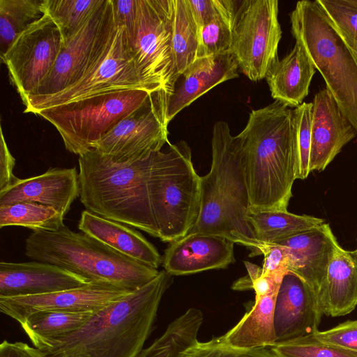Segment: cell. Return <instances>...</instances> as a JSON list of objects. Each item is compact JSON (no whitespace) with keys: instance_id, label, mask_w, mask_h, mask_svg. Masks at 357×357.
Listing matches in <instances>:
<instances>
[{"instance_id":"obj_1","label":"cell","mask_w":357,"mask_h":357,"mask_svg":"<svg viewBox=\"0 0 357 357\" xmlns=\"http://www.w3.org/2000/svg\"><path fill=\"white\" fill-rule=\"evenodd\" d=\"M236 136L242 149L250 210H287L299 169L294 109L275 100L252 110Z\"/></svg>"},{"instance_id":"obj_2","label":"cell","mask_w":357,"mask_h":357,"mask_svg":"<svg viewBox=\"0 0 357 357\" xmlns=\"http://www.w3.org/2000/svg\"><path fill=\"white\" fill-rule=\"evenodd\" d=\"M172 275L165 270L144 286L96 311L68 335L37 342L47 357L83 351L91 357H135L143 349Z\"/></svg>"},{"instance_id":"obj_3","label":"cell","mask_w":357,"mask_h":357,"mask_svg":"<svg viewBox=\"0 0 357 357\" xmlns=\"http://www.w3.org/2000/svg\"><path fill=\"white\" fill-rule=\"evenodd\" d=\"M211 148V169L201 176L199 218L189 233L220 236L247 247L250 257L261 255L264 247L248 220L250 197L241 142L227 122L215 123Z\"/></svg>"},{"instance_id":"obj_4","label":"cell","mask_w":357,"mask_h":357,"mask_svg":"<svg viewBox=\"0 0 357 357\" xmlns=\"http://www.w3.org/2000/svg\"><path fill=\"white\" fill-rule=\"evenodd\" d=\"M158 153L122 163L95 149L79 155V199L86 210L159 238L149 197L151 172Z\"/></svg>"},{"instance_id":"obj_5","label":"cell","mask_w":357,"mask_h":357,"mask_svg":"<svg viewBox=\"0 0 357 357\" xmlns=\"http://www.w3.org/2000/svg\"><path fill=\"white\" fill-rule=\"evenodd\" d=\"M24 254L33 261L57 266L90 282L107 283L129 291L144 286L159 273L158 269L65 225L55 231L31 233L25 241Z\"/></svg>"},{"instance_id":"obj_6","label":"cell","mask_w":357,"mask_h":357,"mask_svg":"<svg viewBox=\"0 0 357 357\" xmlns=\"http://www.w3.org/2000/svg\"><path fill=\"white\" fill-rule=\"evenodd\" d=\"M290 20L293 36L357 132V54L316 1H298Z\"/></svg>"},{"instance_id":"obj_7","label":"cell","mask_w":357,"mask_h":357,"mask_svg":"<svg viewBox=\"0 0 357 357\" xmlns=\"http://www.w3.org/2000/svg\"><path fill=\"white\" fill-rule=\"evenodd\" d=\"M153 214L162 241L187 235L197 221L201 206V176L185 141L158 151L149 180Z\"/></svg>"},{"instance_id":"obj_8","label":"cell","mask_w":357,"mask_h":357,"mask_svg":"<svg viewBox=\"0 0 357 357\" xmlns=\"http://www.w3.org/2000/svg\"><path fill=\"white\" fill-rule=\"evenodd\" d=\"M152 93L141 89L109 91L45 108L34 114L52 123L66 150L79 156L92 150L93 144Z\"/></svg>"},{"instance_id":"obj_9","label":"cell","mask_w":357,"mask_h":357,"mask_svg":"<svg viewBox=\"0 0 357 357\" xmlns=\"http://www.w3.org/2000/svg\"><path fill=\"white\" fill-rule=\"evenodd\" d=\"M116 29L112 1L103 0L77 34L61 47L49 74L26 99L55 94L80 81L107 55Z\"/></svg>"},{"instance_id":"obj_10","label":"cell","mask_w":357,"mask_h":357,"mask_svg":"<svg viewBox=\"0 0 357 357\" xmlns=\"http://www.w3.org/2000/svg\"><path fill=\"white\" fill-rule=\"evenodd\" d=\"M174 0H137L135 36L130 44L144 82L168 96L173 75Z\"/></svg>"},{"instance_id":"obj_11","label":"cell","mask_w":357,"mask_h":357,"mask_svg":"<svg viewBox=\"0 0 357 357\" xmlns=\"http://www.w3.org/2000/svg\"><path fill=\"white\" fill-rule=\"evenodd\" d=\"M141 89L155 92L142 80L128 42L127 31L117 24L107 55L84 78L55 94L26 98L24 113L36 112L109 91Z\"/></svg>"},{"instance_id":"obj_12","label":"cell","mask_w":357,"mask_h":357,"mask_svg":"<svg viewBox=\"0 0 357 357\" xmlns=\"http://www.w3.org/2000/svg\"><path fill=\"white\" fill-rule=\"evenodd\" d=\"M166 106L164 94L158 91L152 93L139 107L93 144V149L116 163L143 160L161 151L165 144L169 143Z\"/></svg>"},{"instance_id":"obj_13","label":"cell","mask_w":357,"mask_h":357,"mask_svg":"<svg viewBox=\"0 0 357 357\" xmlns=\"http://www.w3.org/2000/svg\"><path fill=\"white\" fill-rule=\"evenodd\" d=\"M282 37L277 0H245L236 22L231 52L239 68L253 82L265 78L279 59Z\"/></svg>"},{"instance_id":"obj_14","label":"cell","mask_w":357,"mask_h":357,"mask_svg":"<svg viewBox=\"0 0 357 357\" xmlns=\"http://www.w3.org/2000/svg\"><path fill=\"white\" fill-rule=\"evenodd\" d=\"M61 47L59 30L45 13L22 32L1 57L22 102L49 74Z\"/></svg>"},{"instance_id":"obj_15","label":"cell","mask_w":357,"mask_h":357,"mask_svg":"<svg viewBox=\"0 0 357 357\" xmlns=\"http://www.w3.org/2000/svg\"><path fill=\"white\" fill-rule=\"evenodd\" d=\"M129 291L107 283L40 295L0 297V311L21 324L29 315L44 310L95 312Z\"/></svg>"},{"instance_id":"obj_16","label":"cell","mask_w":357,"mask_h":357,"mask_svg":"<svg viewBox=\"0 0 357 357\" xmlns=\"http://www.w3.org/2000/svg\"><path fill=\"white\" fill-rule=\"evenodd\" d=\"M323 313L313 290L297 275L288 273L280 284L275 303V344L314 334Z\"/></svg>"},{"instance_id":"obj_17","label":"cell","mask_w":357,"mask_h":357,"mask_svg":"<svg viewBox=\"0 0 357 357\" xmlns=\"http://www.w3.org/2000/svg\"><path fill=\"white\" fill-rule=\"evenodd\" d=\"M357 132L326 87L314 96L312 109L310 171H324Z\"/></svg>"},{"instance_id":"obj_18","label":"cell","mask_w":357,"mask_h":357,"mask_svg":"<svg viewBox=\"0 0 357 357\" xmlns=\"http://www.w3.org/2000/svg\"><path fill=\"white\" fill-rule=\"evenodd\" d=\"M234 245L220 236L188 233L169 243L162 257V266L171 275L226 268L234 261Z\"/></svg>"},{"instance_id":"obj_19","label":"cell","mask_w":357,"mask_h":357,"mask_svg":"<svg viewBox=\"0 0 357 357\" xmlns=\"http://www.w3.org/2000/svg\"><path fill=\"white\" fill-rule=\"evenodd\" d=\"M89 283L87 279L79 275L47 263H0V297L49 294Z\"/></svg>"},{"instance_id":"obj_20","label":"cell","mask_w":357,"mask_h":357,"mask_svg":"<svg viewBox=\"0 0 357 357\" xmlns=\"http://www.w3.org/2000/svg\"><path fill=\"white\" fill-rule=\"evenodd\" d=\"M79 197V173L76 168L54 167L36 176L19 178L0 192V206L35 202L52 206L65 216Z\"/></svg>"},{"instance_id":"obj_21","label":"cell","mask_w":357,"mask_h":357,"mask_svg":"<svg viewBox=\"0 0 357 357\" xmlns=\"http://www.w3.org/2000/svg\"><path fill=\"white\" fill-rule=\"evenodd\" d=\"M275 244L283 246L287 251L290 261L289 273L304 281L317 296L325 281L335 248L339 244L330 225L325 222Z\"/></svg>"},{"instance_id":"obj_22","label":"cell","mask_w":357,"mask_h":357,"mask_svg":"<svg viewBox=\"0 0 357 357\" xmlns=\"http://www.w3.org/2000/svg\"><path fill=\"white\" fill-rule=\"evenodd\" d=\"M238 65L227 52L197 58L177 78L167 97L166 121L218 84L238 77Z\"/></svg>"},{"instance_id":"obj_23","label":"cell","mask_w":357,"mask_h":357,"mask_svg":"<svg viewBox=\"0 0 357 357\" xmlns=\"http://www.w3.org/2000/svg\"><path fill=\"white\" fill-rule=\"evenodd\" d=\"M317 298L326 316L341 317L357 306V250L337 245Z\"/></svg>"},{"instance_id":"obj_24","label":"cell","mask_w":357,"mask_h":357,"mask_svg":"<svg viewBox=\"0 0 357 357\" xmlns=\"http://www.w3.org/2000/svg\"><path fill=\"white\" fill-rule=\"evenodd\" d=\"M83 233L98 240L121 254L158 269L162 257L140 232L88 210L82 212L77 225Z\"/></svg>"},{"instance_id":"obj_25","label":"cell","mask_w":357,"mask_h":357,"mask_svg":"<svg viewBox=\"0 0 357 357\" xmlns=\"http://www.w3.org/2000/svg\"><path fill=\"white\" fill-rule=\"evenodd\" d=\"M316 68L301 42L269 68L265 79L271 96L289 107H298L309 93Z\"/></svg>"},{"instance_id":"obj_26","label":"cell","mask_w":357,"mask_h":357,"mask_svg":"<svg viewBox=\"0 0 357 357\" xmlns=\"http://www.w3.org/2000/svg\"><path fill=\"white\" fill-rule=\"evenodd\" d=\"M279 287L255 293L252 307L222 338L238 349L271 347L275 344L273 326L275 303Z\"/></svg>"},{"instance_id":"obj_27","label":"cell","mask_w":357,"mask_h":357,"mask_svg":"<svg viewBox=\"0 0 357 357\" xmlns=\"http://www.w3.org/2000/svg\"><path fill=\"white\" fill-rule=\"evenodd\" d=\"M248 220L264 247L305 232L325 223L322 218L296 215L287 210H249Z\"/></svg>"},{"instance_id":"obj_28","label":"cell","mask_w":357,"mask_h":357,"mask_svg":"<svg viewBox=\"0 0 357 357\" xmlns=\"http://www.w3.org/2000/svg\"><path fill=\"white\" fill-rule=\"evenodd\" d=\"M203 320L201 310L189 308L135 357H183L186 350L198 341L197 335Z\"/></svg>"},{"instance_id":"obj_29","label":"cell","mask_w":357,"mask_h":357,"mask_svg":"<svg viewBox=\"0 0 357 357\" xmlns=\"http://www.w3.org/2000/svg\"><path fill=\"white\" fill-rule=\"evenodd\" d=\"M199 38V29L193 18L188 0H174L171 92L178 77L197 59Z\"/></svg>"},{"instance_id":"obj_30","label":"cell","mask_w":357,"mask_h":357,"mask_svg":"<svg viewBox=\"0 0 357 357\" xmlns=\"http://www.w3.org/2000/svg\"><path fill=\"white\" fill-rule=\"evenodd\" d=\"M216 1L218 13L199 30L197 58L231 52L234 26L245 0Z\"/></svg>"},{"instance_id":"obj_31","label":"cell","mask_w":357,"mask_h":357,"mask_svg":"<svg viewBox=\"0 0 357 357\" xmlns=\"http://www.w3.org/2000/svg\"><path fill=\"white\" fill-rule=\"evenodd\" d=\"M95 312L44 310L31 314L20 324L33 344L74 332Z\"/></svg>"},{"instance_id":"obj_32","label":"cell","mask_w":357,"mask_h":357,"mask_svg":"<svg viewBox=\"0 0 357 357\" xmlns=\"http://www.w3.org/2000/svg\"><path fill=\"white\" fill-rule=\"evenodd\" d=\"M43 0H0V57L15 40L43 15Z\"/></svg>"},{"instance_id":"obj_33","label":"cell","mask_w":357,"mask_h":357,"mask_svg":"<svg viewBox=\"0 0 357 357\" xmlns=\"http://www.w3.org/2000/svg\"><path fill=\"white\" fill-rule=\"evenodd\" d=\"M64 216L52 206L35 202L0 206V227H22L33 231H55L62 227Z\"/></svg>"},{"instance_id":"obj_34","label":"cell","mask_w":357,"mask_h":357,"mask_svg":"<svg viewBox=\"0 0 357 357\" xmlns=\"http://www.w3.org/2000/svg\"><path fill=\"white\" fill-rule=\"evenodd\" d=\"M103 0H43L44 13L57 26L62 46L82 28L93 10Z\"/></svg>"},{"instance_id":"obj_35","label":"cell","mask_w":357,"mask_h":357,"mask_svg":"<svg viewBox=\"0 0 357 357\" xmlns=\"http://www.w3.org/2000/svg\"><path fill=\"white\" fill-rule=\"evenodd\" d=\"M277 357H357V352L327 344L310 335L270 347Z\"/></svg>"},{"instance_id":"obj_36","label":"cell","mask_w":357,"mask_h":357,"mask_svg":"<svg viewBox=\"0 0 357 357\" xmlns=\"http://www.w3.org/2000/svg\"><path fill=\"white\" fill-rule=\"evenodd\" d=\"M348 45L357 54V8L342 0H316Z\"/></svg>"},{"instance_id":"obj_37","label":"cell","mask_w":357,"mask_h":357,"mask_svg":"<svg viewBox=\"0 0 357 357\" xmlns=\"http://www.w3.org/2000/svg\"><path fill=\"white\" fill-rule=\"evenodd\" d=\"M183 357H277L270 347L238 349L225 342L221 336L202 342L197 341Z\"/></svg>"},{"instance_id":"obj_38","label":"cell","mask_w":357,"mask_h":357,"mask_svg":"<svg viewBox=\"0 0 357 357\" xmlns=\"http://www.w3.org/2000/svg\"><path fill=\"white\" fill-rule=\"evenodd\" d=\"M312 109V102H303L294 109L299 179L306 178L310 173Z\"/></svg>"},{"instance_id":"obj_39","label":"cell","mask_w":357,"mask_h":357,"mask_svg":"<svg viewBox=\"0 0 357 357\" xmlns=\"http://www.w3.org/2000/svg\"><path fill=\"white\" fill-rule=\"evenodd\" d=\"M321 343L357 352V319L348 320L326 331L310 335Z\"/></svg>"},{"instance_id":"obj_40","label":"cell","mask_w":357,"mask_h":357,"mask_svg":"<svg viewBox=\"0 0 357 357\" xmlns=\"http://www.w3.org/2000/svg\"><path fill=\"white\" fill-rule=\"evenodd\" d=\"M261 255H264L263 275L282 279L289 273V257L283 246L275 243L266 245Z\"/></svg>"},{"instance_id":"obj_41","label":"cell","mask_w":357,"mask_h":357,"mask_svg":"<svg viewBox=\"0 0 357 357\" xmlns=\"http://www.w3.org/2000/svg\"><path fill=\"white\" fill-rule=\"evenodd\" d=\"M116 22L127 31L129 44L135 36L137 19V0H112Z\"/></svg>"},{"instance_id":"obj_42","label":"cell","mask_w":357,"mask_h":357,"mask_svg":"<svg viewBox=\"0 0 357 357\" xmlns=\"http://www.w3.org/2000/svg\"><path fill=\"white\" fill-rule=\"evenodd\" d=\"M15 165V159L9 151L1 126L0 192L6 190L19 179L13 172Z\"/></svg>"},{"instance_id":"obj_43","label":"cell","mask_w":357,"mask_h":357,"mask_svg":"<svg viewBox=\"0 0 357 357\" xmlns=\"http://www.w3.org/2000/svg\"><path fill=\"white\" fill-rule=\"evenodd\" d=\"M188 2L199 30L218 13L216 0H188Z\"/></svg>"},{"instance_id":"obj_44","label":"cell","mask_w":357,"mask_h":357,"mask_svg":"<svg viewBox=\"0 0 357 357\" xmlns=\"http://www.w3.org/2000/svg\"><path fill=\"white\" fill-rule=\"evenodd\" d=\"M0 357H47L42 351L22 342L3 340L0 344Z\"/></svg>"},{"instance_id":"obj_45","label":"cell","mask_w":357,"mask_h":357,"mask_svg":"<svg viewBox=\"0 0 357 357\" xmlns=\"http://www.w3.org/2000/svg\"><path fill=\"white\" fill-rule=\"evenodd\" d=\"M248 274L239 278L232 285L231 288L235 290L251 289L252 284L255 280L262 274V268L249 261H244Z\"/></svg>"},{"instance_id":"obj_46","label":"cell","mask_w":357,"mask_h":357,"mask_svg":"<svg viewBox=\"0 0 357 357\" xmlns=\"http://www.w3.org/2000/svg\"><path fill=\"white\" fill-rule=\"evenodd\" d=\"M54 357H91L89 354L83 351H70L64 353Z\"/></svg>"},{"instance_id":"obj_47","label":"cell","mask_w":357,"mask_h":357,"mask_svg":"<svg viewBox=\"0 0 357 357\" xmlns=\"http://www.w3.org/2000/svg\"><path fill=\"white\" fill-rule=\"evenodd\" d=\"M343 3L357 8V0H342Z\"/></svg>"},{"instance_id":"obj_48","label":"cell","mask_w":357,"mask_h":357,"mask_svg":"<svg viewBox=\"0 0 357 357\" xmlns=\"http://www.w3.org/2000/svg\"><path fill=\"white\" fill-rule=\"evenodd\" d=\"M356 250H357V248Z\"/></svg>"}]
</instances>
